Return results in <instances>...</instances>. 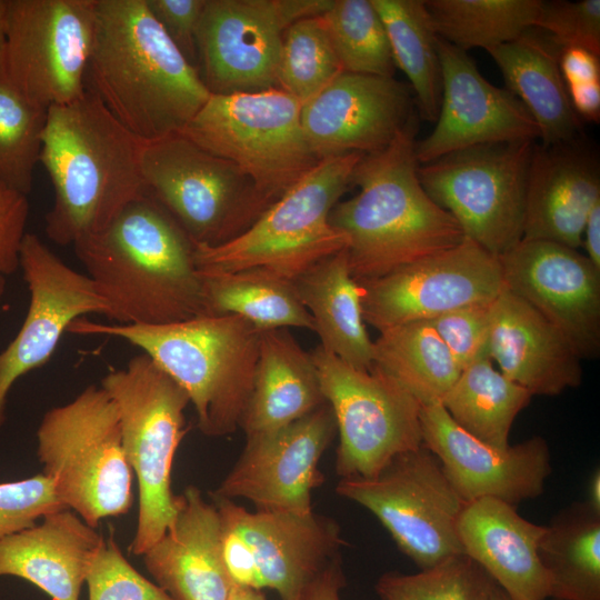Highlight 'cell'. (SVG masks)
Here are the masks:
<instances>
[{
	"label": "cell",
	"instance_id": "1",
	"mask_svg": "<svg viewBox=\"0 0 600 600\" xmlns=\"http://www.w3.org/2000/svg\"><path fill=\"white\" fill-rule=\"evenodd\" d=\"M87 87L141 141L179 133L211 94L147 0H97Z\"/></svg>",
	"mask_w": 600,
	"mask_h": 600
},
{
	"label": "cell",
	"instance_id": "2",
	"mask_svg": "<svg viewBox=\"0 0 600 600\" xmlns=\"http://www.w3.org/2000/svg\"><path fill=\"white\" fill-rule=\"evenodd\" d=\"M142 143L88 87L74 101L47 110L39 162L53 187L44 219L52 242L73 246L102 231L148 193Z\"/></svg>",
	"mask_w": 600,
	"mask_h": 600
},
{
	"label": "cell",
	"instance_id": "3",
	"mask_svg": "<svg viewBox=\"0 0 600 600\" xmlns=\"http://www.w3.org/2000/svg\"><path fill=\"white\" fill-rule=\"evenodd\" d=\"M74 253L121 324H168L209 316L194 246L150 196L128 204Z\"/></svg>",
	"mask_w": 600,
	"mask_h": 600
},
{
	"label": "cell",
	"instance_id": "4",
	"mask_svg": "<svg viewBox=\"0 0 600 600\" xmlns=\"http://www.w3.org/2000/svg\"><path fill=\"white\" fill-rule=\"evenodd\" d=\"M417 131L414 113L386 148L362 154L351 178L359 192L329 213V223L348 238V264L358 282L452 248L464 238L453 217L420 183Z\"/></svg>",
	"mask_w": 600,
	"mask_h": 600
},
{
	"label": "cell",
	"instance_id": "5",
	"mask_svg": "<svg viewBox=\"0 0 600 600\" xmlns=\"http://www.w3.org/2000/svg\"><path fill=\"white\" fill-rule=\"evenodd\" d=\"M262 331L233 314L157 326L79 318L68 328L70 333L116 337L138 347L186 391L198 428L208 437L228 436L240 428Z\"/></svg>",
	"mask_w": 600,
	"mask_h": 600
},
{
	"label": "cell",
	"instance_id": "6",
	"mask_svg": "<svg viewBox=\"0 0 600 600\" xmlns=\"http://www.w3.org/2000/svg\"><path fill=\"white\" fill-rule=\"evenodd\" d=\"M37 456L61 502L97 528L126 514L133 502V472L127 461L119 410L100 386H88L53 407L37 430Z\"/></svg>",
	"mask_w": 600,
	"mask_h": 600
},
{
	"label": "cell",
	"instance_id": "7",
	"mask_svg": "<svg viewBox=\"0 0 600 600\" xmlns=\"http://www.w3.org/2000/svg\"><path fill=\"white\" fill-rule=\"evenodd\" d=\"M100 386L117 403L124 454L138 480L137 529L129 549L142 556L164 536L179 509L171 471L187 433L184 410L190 400L144 353L109 371Z\"/></svg>",
	"mask_w": 600,
	"mask_h": 600
},
{
	"label": "cell",
	"instance_id": "8",
	"mask_svg": "<svg viewBox=\"0 0 600 600\" xmlns=\"http://www.w3.org/2000/svg\"><path fill=\"white\" fill-rule=\"evenodd\" d=\"M362 154L320 160L244 232L214 247L194 246L200 271L262 268L289 280L348 246L329 223Z\"/></svg>",
	"mask_w": 600,
	"mask_h": 600
},
{
	"label": "cell",
	"instance_id": "9",
	"mask_svg": "<svg viewBox=\"0 0 600 600\" xmlns=\"http://www.w3.org/2000/svg\"><path fill=\"white\" fill-rule=\"evenodd\" d=\"M179 133L236 164L271 204L319 162L301 102L279 88L210 94Z\"/></svg>",
	"mask_w": 600,
	"mask_h": 600
},
{
	"label": "cell",
	"instance_id": "10",
	"mask_svg": "<svg viewBox=\"0 0 600 600\" xmlns=\"http://www.w3.org/2000/svg\"><path fill=\"white\" fill-rule=\"evenodd\" d=\"M140 164L148 194L193 246L237 238L271 206L236 164L181 133L143 141Z\"/></svg>",
	"mask_w": 600,
	"mask_h": 600
},
{
	"label": "cell",
	"instance_id": "11",
	"mask_svg": "<svg viewBox=\"0 0 600 600\" xmlns=\"http://www.w3.org/2000/svg\"><path fill=\"white\" fill-rule=\"evenodd\" d=\"M534 146L523 140L457 150L419 163L418 178L466 238L499 258L523 238Z\"/></svg>",
	"mask_w": 600,
	"mask_h": 600
},
{
	"label": "cell",
	"instance_id": "12",
	"mask_svg": "<svg viewBox=\"0 0 600 600\" xmlns=\"http://www.w3.org/2000/svg\"><path fill=\"white\" fill-rule=\"evenodd\" d=\"M339 434L336 472L373 478L397 456L423 446L420 403L372 366L356 369L320 346L311 351Z\"/></svg>",
	"mask_w": 600,
	"mask_h": 600
},
{
	"label": "cell",
	"instance_id": "13",
	"mask_svg": "<svg viewBox=\"0 0 600 600\" xmlns=\"http://www.w3.org/2000/svg\"><path fill=\"white\" fill-rule=\"evenodd\" d=\"M336 491L373 513L420 570L463 553L457 526L466 502L423 446L397 456L373 478L340 479Z\"/></svg>",
	"mask_w": 600,
	"mask_h": 600
},
{
	"label": "cell",
	"instance_id": "14",
	"mask_svg": "<svg viewBox=\"0 0 600 600\" xmlns=\"http://www.w3.org/2000/svg\"><path fill=\"white\" fill-rule=\"evenodd\" d=\"M97 0H9L0 77L32 104H68L87 89Z\"/></svg>",
	"mask_w": 600,
	"mask_h": 600
},
{
	"label": "cell",
	"instance_id": "15",
	"mask_svg": "<svg viewBox=\"0 0 600 600\" xmlns=\"http://www.w3.org/2000/svg\"><path fill=\"white\" fill-rule=\"evenodd\" d=\"M331 0H206L197 34L198 67L211 94L278 88L286 30L323 13Z\"/></svg>",
	"mask_w": 600,
	"mask_h": 600
},
{
	"label": "cell",
	"instance_id": "16",
	"mask_svg": "<svg viewBox=\"0 0 600 600\" xmlns=\"http://www.w3.org/2000/svg\"><path fill=\"white\" fill-rule=\"evenodd\" d=\"M359 283L363 320L379 332L490 304L506 288L499 258L466 237L452 248Z\"/></svg>",
	"mask_w": 600,
	"mask_h": 600
},
{
	"label": "cell",
	"instance_id": "17",
	"mask_svg": "<svg viewBox=\"0 0 600 600\" xmlns=\"http://www.w3.org/2000/svg\"><path fill=\"white\" fill-rule=\"evenodd\" d=\"M19 269L29 290L26 318L0 351V429L6 423L9 392L28 372L47 363L69 326L86 314L112 320V307L98 284L62 261L34 233H26Z\"/></svg>",
	"mask_w": 600,
	"mask_h": 600
},
{
	"label": "cell",
	"instance_id": "18",
	"mask_svg": "<svg viewBox=\"0 0 600 600\" xmlns=\"http://www.w3.org/2000/svg\"><path fill=\"white\" fill-rule=\"evenodd\" d=\"M336 433L326 403L286 427L246 436L240 457L212 498L247 499L258 510L312 512V492L324 481L319 462Z\"/></svg>",
	"mask_w": 600,
	"mask_h": 600
},
{
	"label": "cell",
	"instance_id": "19",
	"mask_svg": "<svg viewBox=\"0 0 600 600\" xmlns=\"http://www.w3.org/2000/svg\"><path fill=\"white\" fill-rule=\"evenodd\" d=\"M504 286L552 323L581 359L600 352V270L586 254L521 240L499 257Z\"/></svg>",
	"mask_w": 600,
	"mask_h": 600
},
{
	"label": "cell",
	"instance_id": "20",
	"mask_svg": "<svg viewBox=\"0 0 600 600\" xmlns=\"http://www.w3.org/2000/svg\"><path fill=\"white\" fill-rule=\"evenodd\" d=\"M420 422L423 447L439 459L466 503L492 498L516 507L542 494L552 472L542 437L500 449L461 429L441 403L421 406Z\"/></svg>",
	"mask_w": 600,
	"mask_h": 600
},
{
	"label": "cell",
	"instance_id": "21",
	"mask_svg": "<svg viewBox=\"0 0 600 600\" xmlns=\"http://www.w3.org/2000/svg\"><path fill=\"white\" fill-rule=\"evenodd\" d=\"M410 90L393 77L342 71L301 103L307 142L320 161L386 148L416 113Z\"/></svg>",
	"mask_w": 600,
	"mask_h": 600
},
{
	"label": "cell",
	"instance_id": "22",
	"mask_svg": "<svg viewBox=\"0 0 600 600\" xmlns=\"http://www.w3.org/2000/svg\"><path fill=\"white\" fill-rule=\"evenodd\" d=\"M442 90L434 129L416 142V158L426 163L450 152L487 143L539 138V129L521 101L479 72L469 54L438 38Z\"/></svg>",
	"mask_w": 600,
	"mask_h": 600
},
{
	"label": "cell",
	"instance_id": "23",
	"mask_svg": "<svg viewBox=\"0 0 600 600\" xmlns=\"http://www.w3.org/2000/svg\"><path fill=\"white\" fill-rule=\"evenodd\" d=\"M222 521L247 544L262 588L293 600L300 590L340 556L344 546L338 522L314 513L257 510L212 498Z\"/></svg>",
	"mask_w": 600,
	"mask_h": 600
},
{
	"label": "cell",
	"instance_id": "24",
	"mask_svg": "<svg viewBox=\"0 0 600 600\" xmlns=\"http://www.w3.org/2000/svg\"><path fill=\"white\" fill-rule=\"evenodd\" d=\"M488 354L532 396H558L582 381L581 358L534 308L504 288L490 304Z\"/></svg>",
	"mask_w": 600,
	"mask_h": 600
},
{
	"label": "cell",
	"instance_id": "25",
	"mask_svg": "<svg viewBox=\"0 0 600 600\" xmlns=\"http://www.w3.org/2000/svg\"><path fill=\"white\" fill-rule=\"evenodd\" d=\"M164 536L143 556L157 584L174 600H227L233 586L221 556V524L214 503L189 486Z\"/></svg>",
	"mask_w": 600,
	"mask_h": 600
},
{
	"label": "cell",
	"instance_id": "26",
	"mask_svg": "<svg viewBox=\"0 0 600 600\" xmlns=\"http://www.w3.org/2000/svg\"><path fill=\"white\" fill-rule=\"evenodd\" d=\"M600 201L596 157L579 147L536 144L530 162L522 240H546L573 249L592 207Z\"/></svg>",
	"mask_w": 600,
	"mask_h": 600
},
{
	"label": "cell",
	"instance_id": "27",
	"mask_svg": "<svg viewBox=\"0 0 600 600\" xmlns=\"http://www.w3.org/2000/svg\"><path fill=\"white\" fill-rule=\"evenodd\" d=\"M463 553L514 600L550 599V579L538 547L546 526L521 517L492 498L466 503L458 520Z\"/></svg>",
	"mask_w": 600,
	"mask_h": 600
},
{
	"label": "cell",
	"instance_id": "28",
	"mask_svg": "<svg viewBox=\"0 0 600 600\" xmlns=\"http://www.w3.org/2000/svg\"><path fill=\"white\" fill-rule=\"evenodd\" d=\"M106 539L70 509L51 512L0 542V577H17L52 600H79L89 566Z\"/></svg>",
	"mask_w": 600,
	"mask_h": 600
},
{
	"label": "cell",
	"instance_id": "29",
	"mask_svg": "<svg viewBox=\"0 0 600 600\" xmlns=\"http://www.w3.org/2000/svg\"><path fill=\"white\" fill-rule=\"evenodd\" d=\"M326 403L311 352L287 329L263 330L240 422L246 436L286 427Z\"/></svg>",
	"mask_w": 600,
	"mask_h": 600
},
{
	"label": "cell",
	"instance_id": "30",
	"mask_svg": "<svg viewBox=\"0 0 600 600\" xmlns=\"http://www.w3.org/2000/svg\"><path fill=\"white\" fill-rule=\"evenodd\" d=\"M487 51L499 67L507 89L533 118L541 144L578 140L581 121L571 107L560 71L561 48L547 33L532 28Z\"/></svg>",
	"mask_w": 600,
	"mask_h": 600
},
{
	"label": "cell",
	"instance_id": "31",
	"mask_svg": "<svg viewBox=\"0 0 600 600\" xmlns=\"http://www.w3.org/2000/svg\"><path fill=\"white\" fill-rule=\"evenodd\" d=\"M296 293L312 317L320 347L344 363L370 370L373 341L362 316V287L351 276L346 248L292 280Z\"/></svg>",
	"mask_w": 600,
	"mask_h": 600
},
{
	"label": "cell",
	"instance_id": "32",
	"mask_svg": "<svg viewBox=\"0 0 600 600\" xmlns=\"http://www.w3.org/2000/svg\"><path fill=\"white\" fill-rule=\"evenodd\" d=\"M538 554L550 579V599L600 600V512L588 502L552 518Z\"/></svg>",
	"mask_w": 600,
	"mask_h": 600
},
{
	"label": "cell",
	"instance_id": "33",
	"mask_svg": "<svg viewBox=\"0 0 600 600\" xmlns=\"http://www.w3.org/2000/svg\"><path fill=\"white\" fill-rule=\"evenodd\" d=\"M200 274L209 316L233 314L260 330H314L312 317L287 278L262 268Z\"/></svg>",
	"mask_w": 600,
	"mask_h": 600
},
{
	"label": "cell",
	"instance_id": "34",
	"mask_svg": "<svg viewBox=\"0 0 600 600\" xmlns=\"http://www.w3.org/2000/svg\"><path fill=\"white\" fill-rule=\"evenodd\" d=\"M372 366L401 384L420 406L441 403L462 371L429 321L380 332L373 341Z\"/></svg>",
	"mask_w": 600,
	"mask_h": 600
},
{
	"label": "cell",
	"instance_id": "35",
	"mask_svg": "<svg viewBox=\"0 0 600 600\" xmlns=\"http://www.w3.org/2000/svg\"><path fill=\"white\" fill-rule=\"evenodd\" d=\"M532 394L508 379L486 356L462 369L441 404L466 432L490 446H510L513 421Z\"/></svg>",
	"mask_w": 600,
	"mask_h": 600
},
{
	"label": "cell",
	"instance_id": "36",
	"mask_svg": "<svg viewBox=\"0 0 600 600\" xmlns=\"http://www.w3.org/2000/svg\"><path fill=\"white\" fill-rule=\"evenodd\" d=\"M380 14L396 67L410 81L418 113L437 120L442 90L438 36L424 0H371Z\"/></svg>",
	"mask_w": 600,
	"mask_h": 600
},
{
	"label": "cell",
	"instance_id": "37",
	"mask_svg": "<svg viewBox=\"0 0 600 600\" xmlns=\"http://www.w3.org/2000/svg\"><path fill=\"white\" fill-rule=\"evenodd\" d=\"M541 0H424L439 38L463 50H486L536 27Z\"/></svg>",
	"mask_w": 600,
	"mask_h": 600
},
{
	"label": "cell",
	"instance_id": "38",
	"mask_svg": "<svg viewBox=\"0 0 600 600\" xmlns=\"http://www.w3.org/2000/svg\"><path fill=\"white\" fill-rule=\"evenodd\" d=\"M320 19L343 71L393 77L389 39L371 0H331Z\"/></svg>",
	"mask_w": 600,
	"mask_h": 600
},
{
	"label": "cell",
	"instance_id": "39",
	"mask_svg": "<svg viewBox=\"0 0 600 600\" xmlns=\"http://www.w3.org/2000/svg\"><path fill=\"white\" fill-rule=\"evenodd\" d=\"M342 71L320 16L297 20L286 30L278 70L279 89L303 103Z\"/></svg>",
	"mask_w": 600,
	"mask_h": 600
},
{
	"label": "cell",
	"instance_id": "40",
	"mask_svg": "<svg viewBox=\"0 0 600 600\" xmlns=\"http://www.w3.org/2000/svg\"><path fill=\"white\" fill-rule=\"evenodd\" d=\"M47 110L0 77V180L28 196L39 163Z\"/></svg>",
	"mask_w": 600,
	"mask_h": 600
},
{
	"label": "cell",
	"instance_id": "41",
	"mask_svg": "<svg viewBox=\"0 0 600 600\" xmlns=\"http://www.w3.org/2000/svg\"><path fill=\"white\" fill-rule=\"evenodd\" d=\"M494 581L464 553L417 573H383L374 590L381 600H488Z\"/></svg>",
	"mask_w": 600,
	"mask_h": 600
},
{
	"label": "cell",
	"instance_id": "42",
	"mask_svg": "<svg viewBox=\"0 0 600 600\" xmlns=\"http://www.w3.org/2000/svg\"><path fill=\"white\" fill-rule=\"evenodd\" d=\"M86 583L89 600H174L134 569L112 536L93 557Z\"/></svg>",
	"mask_w": 600,
	"mask_h": 600
},
{
	"label": "cell",
	"instance_id": "43",
	"mask_svg": "<svg viewBox=\"0 0 600 600\" xmlns=\"http://www.w3.org/2000/svg\"><path fill=\"white\" fill-rule=\"evenodd\" d=\"M62 509L68 508L58 498L52 481L43 473L0 482V542Z\"/></svg>",
	"mask_w": 600,
	"mask_h": 600
},
{
	"label": "cell",
	"instance_id": "44",
	"mask_svg": "<svg viewBox=\"0 0 600 600\" xmlns=\"http://www.w3.org/2000/svg\"><path fill=\"white\" fill-rule=\"evenodd\" d=\"M534 28L560 48H582L600 57V0L542 1Z\"/></svg>",
	"mask_w": 600,
	"mask_h": 600
},
{
	"label": "cell",
	"instance_id": "45",
	"mask_svg": "<svg viewBox=\"0 0 600 600\" xmlns=\"http://www.w3.org/2000/svg\"><path fill=\"white\" fill-rule=\"evenodd\" d=\"M490 304L464 307L428 320L461 369L489 357Z\"/></svg>",
	"mask_w": 600,
	"mask_h": 600
},
{
	"label": "cell",
	"instance_id": "46",
	"mask_svg": "<svg viewBox=\"0 0 600 600\" xmlns=\"http://www.w3.org/2000/svg\"><path fill=\"white\" fill-rule=\"evenodd\" d=\"M206 0H147L152 16L198 70L197 34Z\"/></svg>",
	"mask_w": 600,
	"mask_h": 600
},
{
	"label": "cell",
	"instance_id": "47",
	"mask_svg": "<svg viewBox=\"0 0 600 600\" xmlns=\"http://www.w3.org/2000/svg\"><path fill=\"white\" fill-rule=\"evenodd\" d=\"M29 214L28 196L0 180V274L19 269V251Z\"/></svg>",
	"mask_w": 600,
	"mask_h": 600
},
{
	"label": "cell",
	"instance_id": "48",
	"mask_svg": "<svg viewBox=\"0 0 600 600\" xmlns=\"http://www.w3.org/2000/svg\"><path fill=\"white\" fill-rule=\"evenodd\" d=\"M559 66L567 84L600 81L599 57L582 48H561Z\"/></svg>",
	"mask_w": 600,
	"mask_h": 600
},
{
	"label": "cell",
	"instance_id": "49",
	"mask_svg": "<svg viewBox=\"0 0 600 600\" xmlns=\"http://www.w3.org/2000/svg\"><path fill=\"white\" fill-rule=\"evenodd\" d=\"M346 583L342 560L339 556L308 582L293 600H341L340 591Z\"/></svg>",
	"mask_w": 600,
	"mask_h": 600
},
{
	"label": "cell",
	"instance_id": "50",
	"mask_svg": "<svg viewBox=\"0 0 600 600\" xmlns=\"http://www.w3.org/2000/svg\"><path fill=\"white\" fill-rule=\"evenodd\" d=\"M571 107L578 118L588 122L600 119V81L567 84Z\"/></svg>",
	"mask_w": 600,
	"mask_h": 600
},
{
	"label": "cell",
	"instance_id": "51",
	"mask_svg": "<svg viewBox=\"0 0 600 600\" xmlns=\"http://www.w3.org/2000/svg\"><path fill=\"white\" fill-rule=\"evenodd\" d=\"M582 246L586 249L587 258L600 270V201L590 210L583 232Z\"/></svg>",
	"mask_w": 600,
	"mask_h": 600
},
{
	"label": "cell",
	"instance_id": "52",
	"mask_svg": "<svg viewBox=\"0 0 600 600\" xmlns=\"http://www.w3.org/2000/svg\"><path fill=\"white\" fill-rule=\"evenodd\" d=\"M227 600H268V599L261 592V590L233 584L228 594Z\"/></svg>",
	"mask_w": 600,
	"mask_h": 600
},
{
	"label": "cell",
	"instance_id": "53",
	"mask_svg": "<svg viewBox=\"0 0 600 600\" xmlns=\"http://www.w3.org/2000/svg\"><path fill=\"white\" fill-rule=\"evenodd\" d=\"M9 0H0V70L7 42Z\"/></svg>",
	"mask_w": 600,
	"mask_h": 600
},
{
	"label": "cell",
	"instance_id": "54",
	"mask_svg": "<svg viewBox=\"0 0 600 600\" xmlns=\"http://www.w3.org/2000/svg\"><path fill=\"white\" fill-rule=\"evenodd\" d=\"M588 502L596 511L600 512V472L597 469L590 478L588 490Z\"/></svg>",
	"mask_w": 600,
	"mask_h": 600
},
{
	"label": "cell",
	"instance_id": "55",
	"mask_svg": "<svg viewBox=\"0 0 600 600\" xmlns=\"http://www.w3.org/2000/svg\"><path fill=\"white\" fill-rule=\"evenodd\" d=\"M488 600H514V599L510 597L502 588H500L494 582L489 593Z\"/></svg>",
	"mask_w": 600,
	"mask_h": 600
},
{
	"label": "cell",
	"instance_id": "56",
	"mask_svg": "<svg viewBox=\"0 0 600 600\" xmlns=\"http://www.w3.org/2000/svg\"><path fill=\"white\" fill-rule=\"evenodd\" d=\"M6 290V277L0 274V298L3 296Z\"/></svg>",
	"mask_w": 600,
	"mask_h": 600
},
{
	"label": "cell",
	"instance_id": "57",
	"mask_svg": "<svg viewBox=\"0 0 600 600\" xmlns=\"http://www.w3.org/2000/svg\"><path fill=\"white\" fill-rule=\"evenodd\" d=\"M548 600H556V599H548Z\"/></svg>",
	"mask_w": 600,
	"mask_h": 600
}]
</instances>
